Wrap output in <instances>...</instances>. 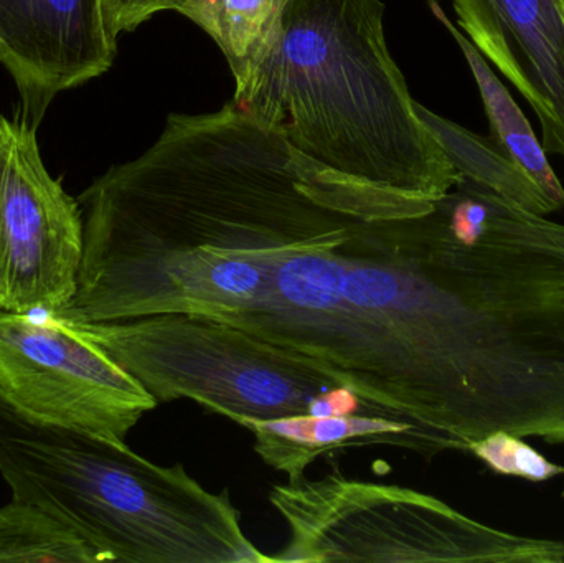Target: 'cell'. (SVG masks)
Masks as SVG:
<instances>
[{
	"instance_id": "obj_1",
	"label": "cell",
	"mask_w": 564,
	"mask_h": 563,
	"mask_svg": "<svg viewBox=\"0 0 564 563\" xmlns=\"http://www.w3.org/2000/svg\"><path fill=\"white\" fill-rule=\"evenodd\" d=\"M227 324L444 452L500 430L564 445V225L469 178L426 214L288 258Z\"/></svg>"
},
{
	"instance_id": "obj_2",
	"label": "cell",
	"mask_w": 564,
	"mask_h": 563,
	"mask_svg": "<svg viewBox=\"0 0 564 563\" xmlns=\"http://www.w3.org/2000/svg\"><path fill=\"white\" fill-rule=\"evenodd\" d=\"M76 201L85 225L78 284L52 314L66 323L154 314L224 323L258 306L288 258L434 204L324 167L235 102L169 116L144 154Z\"/></svg>"
},
{
	"instance_id": "obj_3",
	"label": "cell",
	"mask_w": 564,
	"mask_h": 563,
	"mask_svg": "<svg viewBox=\"0 0 564 563\" xmlns=\"http://www.w3.org/2000/svg\"><path fill=\"white\" fill-rule=\"evenodd\" d=\"M383 15L380 0H285L235 105L337 174L434 202L460 175L414 108Z\"/></svg>"
},
{
	"instance_id": "obj_4",
	"label": "cell",
	"mask_w": 564,
	"mask_h": 563,
	"mask_svg": "<svg viewBox=\"0 0 564 563\" xmlns=\"http://www.w3.org/2000/svg\"><path fill=\"white\" fill-rule=\"evenodd\" d=\"M0 476L78 535L99 562L270 563L248 541L228 489L124 442L25 419L0 399Z\"/></svg>"
},
{
	"instance_id": "obj_5",
	"label": "cell",
	"mask_w": 564,
	"mask_h": 563,
	"mask_svg": "<svg viewBox=\"0 0 564 563\" xmlns=\"http://www.w3.org/2000/svg\"><path fill=\"white\" fill-rule=\"evenodd\" d=\"M66 324L101 347L158 403L188 399L225 419L264 420L370 409L308 357L207 317L154 314Z\"/></svg>"
},
{
	"instance_id": "obj_6",
	"label": "cell",
	"mask_w": 564,
	"mask_h": 563,
	"mask_svg": "<svg viewBox=\"0 0 564 563\" xmlns=\"http://www.w3.org/2000/svg\"><path fill=\"white\" fill-rule=\"evenodd\" d=\"M270 502L289 529L271 562H564L563 542L509 534L434 496L338 473L288 479Z\"/></svg>"
},
{
	"instance_id": "obj_7",
	"label": "cell",
	"mask_w": 564,
	"mask_h": 563,
	"mask_svg": "<svg viewBox=\"0 0 564 563\" xmlns=\"http://www.w3.org/2000/svg\"><path fill=\"white\" fill-rule=\"evenodd\" d=\"M0 399L33 422L124 442L154 397L50 314L0 311Z\"/></svg>"
},
{
	"instance_id": "obj_8",
	"label": "cell",
	"mask_w": 564,
	"mask_h": 563,
	"mask_svg": "<svg viewBox=\"0 0 564 563\" xmlns=\"http://www.w3.org/2000/svg\"><path fill=\"white\" fill-rule=\"evenodd\" d=\"M83 247L82 207L46 169L36 129L0 115V311L62 310L75 296Z\"/></svg>"
},
{
	"instance_id": "obj_9",
	"label": "cell",
	"mask_w": 564,
	"mask_h": 563,
	"mask_svg": "<svg viewBox=\"0 0 564 563\" xmlns=\"http://www.w3.org/2000/svg\"><path fill=\"white\" fill-rule=\"evenodd\" d=\"M116 42L102 0H0V65L35 129L59 93L111 68Z\"/></svg>"
},
{
	"instance_id": "obj_10",
	"label": "cell",
	"mask_w": 564,
	"mask_h": 563,
	"mask_svg": "<svg viewBox=\"0 0 564 563\" xmlns=\"http://www.w3.org/2000/svg\"><path fill=\"white\" fill-rule=\"evenodd\" d=\"M460 29L529 101L564 158V0H453Z\"/></svg>"
},
{
	"instance_id": "obj_11",
	"label": "cell",
	"mask_w": 564,
	"mask_h": 563,
	"mask_svg": "<svg viewBox=\"0 0 564 563\" xmlns=\"http://www.w3.org/2000/svg\"><path fill=\"white\" fill-rule=\"evenodd\" d=\"M230 420L254 436V452L288 479L302 478L315 459L350 445H394L424 456L444 452L443 445L420 426L375 413L325 416L302 413L273 420L248 416Z\"/></svg>"
},
{
	"instance_id": "obj_12",
	"label": "cell",
	"mask_w": 564,
	"mask_h": 563,
	"mask_svg": "<svg viewBox=\"0 0 564 563\" xmlns=\"http://www.w3.org/2000/svg\"><path fill=\"white\" fill-rule=\"evenodd\" d=\"M430 7L431 12L446 26L447 32L459 45L460 52L466 56L489 118L490 138L533 178L543 194L553 202L556 210H562L564 207L562 181L550 164L545 148L536 138L529 119L525 118L506 85L497 78L482 53L447 19L443 7L436 0H430Z\"/></svg>"
},
{
	"instance_id": "obj_13",
	"label": "cell",
	"mask_w": 564,
	"mask_h": 563,
	"mask_svg": "<svg viewBox=\"0 0 564 563\" xmlns=\"http://www.w3.org/2000/svg\"><path fill=\"white\" fill-rule=\"evenodd\" d=\"M414 108L440 142L457 174L535 214L549 215L556 212L555 205L543 194L542 188L490 136L486 138L467 131L417 101Z\"/></svg>"
},
{
	"instance_id": "obj_14",
	"label": "cell",
	"mask_w": 564,
	"mask_h": 563,
	"mask_svg": "<svg viewBox=\"0 0 564 563\" xmlns=\"http://www.w3.org/2000/svg\"><path fill=\"white\" fill-rule=\"evenodd\" d=\"M285 0H187L178 12L217 42L241 78L273 35Z\"/></svg>"
},
{
	"instance_id": "obj_15",
	"label": "cell",
	"mask_w": 564,
	"mask_h": 563,
	"mask_svg": "<svg viewBox=\"0 0 564 563\" xmlns=\"http://www.w3.org/2000/svg\"><path fill=\"white\" fill-rule=\"evenodd\" d=\"M0 562L98 563L95 552L62 522L30 502L0 506Z\"/></svg>"
},
{
	"instance_id": "obj_16",
	"label": "cell",
	"mask_w": 564,
	"mask_h": 563,
	"mask_svg": "<svg viewBox=\"0 0 564 563\" xmlns=\"http://www.w3.org/2000/svg\"><path fill=\"white\" fill-rule=\"evenodd\" d=\"M469 452L497 475L532 483H545L564 476V466L550 462L539 450L529 445L523 436L503 430L477 440L469 446Z\"/></svg>"
},
{
	"instance_id": "obj_17",
	"label": "cell",
	"mask_w": 564,
	"mask_h": 563,
	"mask_svg": "<svg viewBox=\"0 0 564 563\" xmlns=\"http://www.w3.org/2000/svg\"><path fill=\"white\" fill-rule=\"evenodd\" d=\"M112 35L132 32L162 10H181L187 0H102Z\"/></svg>"
}]
</instances>
